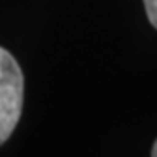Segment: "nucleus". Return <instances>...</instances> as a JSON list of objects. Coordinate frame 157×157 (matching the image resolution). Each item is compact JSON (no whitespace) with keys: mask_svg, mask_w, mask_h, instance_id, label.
Here are the masks:
<instances>
[{"mask_svg":"<svg viewBox=\"0 0 157 157\" xmlns=\"http://www.w3.org/2000/svg\"><path fill=\"white\" fill-rule=\"evenodd\" d=\"M23 108V72L8 49L0 48V144L13 132Z\"/></svg>","mask_w":157,"mask_h":157,"instance_id":"nucleus-1","label":"nucleus"},{"mask_svg":"<svg viewBox=\"0 0 157 157\" xmlns=\"http://www.w3.org/2000/svg\"><path fill=\"white\" fill-rule=\"evenodd\" d=\"M144 6H146V13H148L151 27L157 29V0H144Z\"/></svg>","mask_w":157,"mask_h":157,"instance_id":"nucleus-2","label":"nucleus"},{"mask_svg":"<svg viewBox=\"0 0 157 157\" xmlns=\"http://www.w3.org/2000/svg\"><path fill=\"white\" fill-rule=\"evenodd\" d=\"M151 155H153V157H157V140H155V144H153V150H151Z\"/></svg>","mask_w":157,"mask_h":157,"instance_id":"nucleus-3","label":"nucleus"}]
</instances>
